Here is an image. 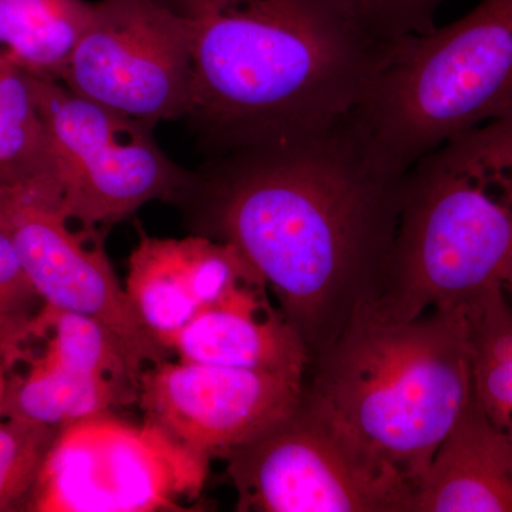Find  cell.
<instances>
[{
    "label": "cell",
    "mask_w": 512,
    "mask_h": 512,
    "mask_svg": "<svg viewBox=\"0 0 512 512\" xmlns=\"http://www.w3.org/2000/svg\"><path fill=\"white\" fill-rule=\"evenodd\" d=\"M473 394L460 306L397 320L363 303L309 367L301 403L414 495Z\"/></svg>",
    "instance_id": "cell-3"
},
{
    "label": "cell",
    "mask_w": 512,
    "mask_h": 512,
    "mask_svg": "<svg viewBox=\"0 0 512 512\" xmlns=\"http://www.w3.org/2000/svg\"><path fill=\"white\" fill-rule=\"evenodd\" d=\"M60 429L0 420V512L30 507Z\"/></svg>",
    "instance_id": "cell-18"
},
{
    "label": "cell",
    "mask_w": 512,
    "mask_h": 512,
    "mask_svg": "<svg viewBox=\"0 0 512 512\" xmlns=\"http://www.w3.org/2000/svg\"><path fill=\"white\" fill-rule=\"evenodd\" d=\"M266 285L234 245L194 235L140 232L128 261L126 292L146 328L168 350L198 313L251 285Z\"/></svg>",
    "instance_id": "cell-11"
},
{
    "label": "cell",
    "mask_w": 512,
    "mask_h": 512,
    "mask_svg": "<svg viewBox=\"0 0 512 512\" xmlns=\"http://www.w3.org/2000/svg\"><path fill=\"white\" fill-rule=\"evenodd\" d=\"M466 322L474 396L512 443V303L503 288L461 303Z\"/></svg>",
    "instance_id": "cell-16"
},
{
    "label": "cell",
    "mask_w": 512,
    "mask_h": 512,
    "mask_svg": "<svg viewBox=\"0 0 512 512\" xmlns=\"http://www.w3.org/2000/svg\"><path fill=\"white\" fill-rule=\"evenodd\" d=\"M503 289L505 295H507V298L510 299V302L512 303V271L510 276H508L507 281H505Z\"/></svg>",
    "instance_id": "cell-22"
},
{
    "label": "cell",
    "mask_w": 512,
    "mask_h": 512,
    "mask_svg": "<svg viewBox=\"0 0 512 512\" xmlns=\"http://www.w3.org/2000/svg\"><path fill=\"white\" fill-rule=\"evenodd\" d=\"M303 386L272 373L164 359L144 370L138 393L148 426L207 463L289 416Z\"/></svg>",
    "instance_id": "cell-10"
},
{
    "label": "cell",
    "mask_w": 512,
    "mask_h": 512,
    "mask_svg": "<svg viewBox=\"0 0 512 512\" xmlns=\"http://www.w3.org/2000/svg\"><path fill=\"white\" fill-rule=\"evenodd\" d=\"M9 367L6 366L5 360L0 355V419L3 417V409H5L6 392H8Z\"/></svg>",
    "instance_id": "cell-21"
},
{
    "label": "cell",
    "mask_w": 512,
    "mask_h": 512,
    "mask_svg": "<svg viewBox=\"0 0 512 512\" xmlns=\"http://www.w3.org/2000/svg\"><path fill=\"white\" fill-rule=\"evenodd\" d=\"M0 212L2 228L46 306L89 316L106 326L140 375L147 363L167 359L170 350L137 315L100 242L69 227L72 220L52 181L0 185Z\"/></svg>",
    "instance_id": "cell-9"
},
{
    "label": "cell",
    "mask_w": 512,
    "mask_h": 512,
    "mask_svg": "<svg viewBox=\"0 0 512 512\" xmlns=\"http://www.w3.org/2000/svg\"><path fill=\"white\" fill-rule=\"evenodd\" d=\"M36 86L50 175L70 220L93 229L194 191L197 174L165 156L148 124L56 80L36 77Z\"/></svg>",
    "instance_id": "cell-6"
},
{
    "label": "cell",
    "mask_w": 512,
    "mask_h": 512,
    "mask_svg": "<svg viewBox=\"0 0 512 512\" xmlns=\"http://www.w3.org/2000/svg\"><path fill=\"white\" fill-rule=\"evenodd\" d=\"M45 302L30 282L8 232L0 227V355L12 367L23 357V345L36 336Z\"/></svg>",
    "instance_id": "cell-19"
},
{
    "label": "cell",
    "mask_w": 512,
    "mask_h": 512,
    "mask_svg": "<svg viewBox=\"0 0 512 512\" xmlns=\"http://www.w3.org/2000/svg\"><path fill=\"white\" fill-rule=\"evenodd\" d=\"M266 285H251L202 311L175 338L184 362L237 367L305 382L311 359L299 333L266 301Z\"/></svg>",
    "instance_id": "cell-12"
},
{
    "label": "cell",
    "mask_w": 512,
    "mask_h": 512,
    "mask_svg": "<svg viewBox=\"0 0 512 512\" xmlns=\"http://www.w3.org/2000/svg\"><path fill=\"white\" fill-rule=\"evenodd\" d=\"M512 271V117L474 128L403 175L386 269L367 306L397 320L453 308Z\"/></svg>",
    "instance_id": "cell-4"
},
{
    "label": "cell",
    "mask_w": 512,
    "mask_h": 512,
    "mask_svg": "<svg viewBox=\"0 0 512 512\" xmlns=\"http://www.w3.org/2000/svg\"><path fill=\"white\" fill-rule=\"evenodd\" d=\"M402 183L340 123L212 157L194 194L210 237L234 245L272 289L312 366L379 288Z\"/></svg>",
    "instance_id": "cell-1"
},
{
    "label": "cell",
    "mask_w": 512,
    "mask_h": 512,
    "mask_svg": "<svg viewBox=\"0 0 512 512\" xmlns=\"http://www.w3.org/2000/svg\"><path fill=\"white\" fill-rule=\"evenodd\" d=\"M52 180L36 77L0 59V185Z\"/></svg>",
    "instance_id": "cell-17"
},
{
    "label": "cell",
    "mask_w": 512,
    "mask_h": 512,
    "mask_svg": "<svg viewBox=\"0 0 512 512\" xmlns=\"http://www.w3.org/2000/svg\"><path fill=\"white\" fill-rule=\"evenodd\" d=\"M93 8L86 0H0V59L62 82Z\"/></svg>",
    "instance_id": "cell-14"
},
{
    "label": "cell",
    "mask_w": 512,
    "mask_h": 512,
    "mask_svg": "<svg viewBox=\"0 0 512 512\" xmlns=\"http://www.w3.org/2000/svg\"><path fill=\"white\" fill-rule=\"evenodd\" d=\"M410 512H512V443L474 394L437 448Z\"/></svg>",
    "instance_id": "cell-13"
},
{
    "label": "cell",
    "mask_w": 512,
    "mask_h": 512,
    "mask_svg": "<svg viewBox=\"0 0 512 512\" xmlns=\"http://www.w3.org/2000/svg\"><path fill=\"white\" fill-rule=\"evenodd\" d=\"M387 32L402 37L436 28V13L446 0H365Z\"/></svg>",
    "instance_id": "cell-20"
},
{
    "label": "cell",
    "mask_w": 512,
    "mask_h": 512,
    "mask_svg": "<svg viewBox=\"0 0 512 512\" xmlns=\"http://www.w3.org/2000/svg\"><path fill=\"white\" fill-rule=\"evenodd\" d=\"M60 83L151 127L187 117L190 28L161 0H100Z\"/></svg>",
    "instance_id": "cell-8"
},
{
    "label": "cell",
    "mask_w": 512,
    "mask_h": 512,
    "mask_svg": "<svg viewBox=\"0 0 512 512\" xmlns=\"http://www.w3.org/2000/svg\"><path fill=\"white\" fill-rule=\"evenodd\" d=\"M131 387L77 372L43 353L26 375L9 376L3 417L62 430L107 414L114 404L126 402L128 393H133Z\"/></svg>",
    "instance_id": "cell-15"
},
{
    "label": "cell",
    "mask_w": 512,
    "mask_h": 512,
    "mask_svg": "<svg viewBox=\"0 0 512 512\" xmlns=\"http://www.w3.org/2000/svg\"><path fill=\"white\" fill-rule=\"evenodd\" d=\"M245 512H410L413 491L356 454L302 403L224 458Z\"/></svg>",
    "instance_id": "cell-7"
},
{
    "label": "cell",
    "mask_w": 512,
    "mask_h": 512,
    "mask_svg": "<svg viewBox=\"0 0 512 512\" xmlns=\"http://www.w3.org/2000/svg\"><path fill=\"white\" fill-rule=\"evenodd\" d=\"M0 227H2V212H0Z\"/></svg>",
    "instance_id": "cell-23"
},
{
    "label": "cell",
    "mask_w": 512,
    "mask_h": 512,
    "mask_svg": "<svg viewBox=\"0 0 512 512\" xmlns=\"http://www.w3.org/2000/svg\"><path fill=\"white\" fill-rule=\"evenodd\" d=\"M191 33L187 117L212 157L348 119L394 42L365 0H161Z\"/></svg>",
    "instance_id": "cell-2"
},
{
    "label": "cell",
    "mask_w": 512,
    "mask_h": 512,
    "mask_svg": "<svg viewBox=\"0 0 512 512\" xmlns=\"http://www.w3.org/2000/svg\"><path fill=\"white\" fill-rule=\"evenodd\" d=\"M512 117V0L399 37L343 121L370 163L403 177L467 131Z\"/></svg>",
    "instance_id": "cell-5"
}]
</instances>
